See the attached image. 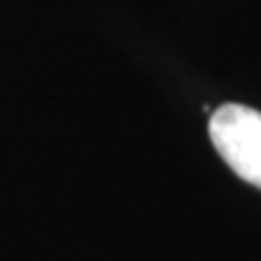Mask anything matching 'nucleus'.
I'll list each match as a JSON object with an SVG mask.
<instances>
[{
    "label": "nucleus",
    "mask_w": 261,
    "mask_h": 261,
    "mask_svg": "<svg viewBox=\"0 0 261 261\" xmlns=\"http://www.w3.org/2000/svg\"><path fill=\"white\" fill-rule=\"evenodd\" d=\"M208 133L227 167L261 189V112L244 104H223L211 116Z\"/></svg>",
    "instance_id": "obj_1"
}]
</instances>
